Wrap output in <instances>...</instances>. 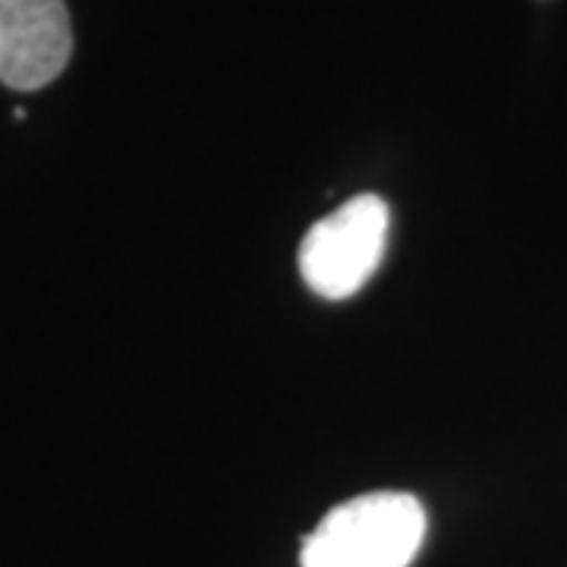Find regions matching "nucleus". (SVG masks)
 Listing matches in <instances>:
<instances>
[{
	"instance_id": "nucleus-1",
	"label": "nucleus",
	"mask_w": 567,
	"mask_h": 567,
	"mask_svg": "<svg viewBox=\"0 0 567 567\" xmlns=\"http://www.w3.org/2000/svg\"><path fill=\"white\" fill-rule=\"evenodd\" d=\"M425 536L423 505L406 492H372L331 507L309 533L303 567H410Z\"/></svg>"
},
{
	"instance_id": "nucleus-2",
	"label": "nucleus",
	"mask_w": 567,
	"mask_h": 567,
	"mask_svg": "<svg viewBox=\"0 0 567 567\" xmlns=\"http://www.w3.org/2000/svg\"><path fill=\"white\" fill-rule=\"evenodd\" d=\"M385 244L388 205L365 193L306 230L300 275L322 300H347L375 275Z\"/></svg>"
},
{
	"instance_id": "nucleus-3",
	"label": "nucleus",
	"mask_w": 567,
	"mask_h": 567,
	"mask_svg": "<svg viewBox=\"0 0 567 567\" xmlns=\"http://www.w3.org/2000/svg\"><path fill=\"white\" fill-rule=\"evenodd\" d=\"M73 29L63 0H0V82L32 92L63 73Z\"/></svg>"
}]
</instances>
